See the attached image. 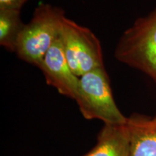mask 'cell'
Returning <instances> with one entry per match:
<instances>
[{
    "instance_id": "cell-1",
    "label": "cell",
    "mask_w": 156,
    "mask_h": 156,
    "mask_svg": "<svg viewBox=\"0 0 156 156\" xmlns=\"http://www.w3.org/2000/svg\"><path fill=\"white\" fill-rule=\"evenodd\" d=\"M65 13L59 7L41 4L21 33L15 53L20 59L38 68L43 58L60 36Z\"/></svg>"
},
{
    "instance_id": "cell-2",
    "label": "cell",
    "mask_w": 156,
    "mask_h": 156,
    "mask_svg": "<svg viewBox=\"0 0 156 156\" xmlns=\"http://www.w3.org/2000/svg\"><path fill=\"white\" fill-rule=\"evenodd\" d=\"M75 100L86 119H98L105 124L122 125L127 122L117 107L110 80L104 67L95 69L80 77Z\"/></svg>"
},
{
    "instance_id": "cell-3",
    "label": "cell",
    "mask_w": 156,
    "mask_h": 156,
    "mask_svg": "<svg viewBox=\"0 0 156 156\" xmlns=\"http://www.w3.org/2000/svg\"><path fill=\"white\" fill-rule=\"evenodd\" d=\"M119 62L135 68L156 83V9L123 34L114 52Z\"/></svg>"
},
{
    "instance_id": "cell-4",
    "label": "cell",
    "mask_w": 156,
    "mask_h": 156,
    "mask_svg": "<svg viewBox=\"0 0 156 156\" xmlns=\"http://www.w3.org/2000/svg\"><path fill=\"white\" fill-rule=\"evenodd\" d=\"M60 37L67 61L77 77L104 67L101 42L89 28L66 17Z\"/></svg>"
},
{
    "instance_id": "cell-5",
    "label": "cell",
    "mask_w": 156,
    "mask_h": 156,
    "mask_svg": "<svg viewBox=\"0 0 156 156\" xmlns=\"http://www.w3.org/2000/svg\"><path fill=\"white\" fill-rule=\"evenodd\" d=\"M38 68L48 85L56 88L60 94L75 100L80 77L73 73L68 64L61 37H58L49 48Z\"/></svg>"
},
{
    "instance_id": "cell-6",
    "label": "cell",
    "mask_w": 156,
    "mask_h": 156,
    "mask_svg": "<svg viewBox=\"0 0 156 156\" xmlns=\"http://www.w3.org/2000/svg\"><path fill=\"white\" fill-rule=\"evenodd\" d=\"M129 135V156H156V123L152 118L134 114L126 122Z\"/></svg>"
},
{
    "instance_id": "cell-7",
    "label": "cell",
    "mask_w": 156,
    "mask_h": 156,
    "mask_svg": "<svg viewBox=\"0 0 156 156\" xmlns=\"http://www.w3.org/2000/svg\"><path fill=\"white\" fill-rule=\"evenodd\" d=\"M129 135L126 124H105L96 145L83 156H129Z\"/></svg>"
},
{
    "instance_id": "cell-8",
    "label": "cell",
    "mask_w": 156,
    "mask_h": 156,
    "mask_svg": "<svg viewBox=\"0 0 156 156\" xmlns=\"http://www.w3.org/2000/svg\"><path fill=\"white\" fill-rule=\"evenodd\" d=\"M25 25L21 19L20 10L0 9V45L9 51L15 52Z\"/></svg>"
},
{
    "instance_id": "cell-9",
    "label": "cell",
    "mask_w": 156,
    "mask_h": 156,
    "mask_svg": "<svg viewBox=\"0 0 156 156\" xmlns=\"http://www.w3.org/2000/svg\"><path fill=\"white\" fill-rule=\"evenodd\" d=\"M28 0H0V9H10L20 10Z\"/></svg>"
},
{
    "instance_id": "cell-10",
    "label": "cell",
    "mask_w": 156,
    "mask_h": 156,
    "mask_svg": "<svg viewBox=\"0 0 156 156\" xmlns=\"http://www.w3.org/2000/svg\"><path fill=\"white\" fill-rule=\"evenodd\" d=\"M152 120H153V122L156 123V115H155V116L153 117V118H152Z\"/></svg>"
}]
</instances>
